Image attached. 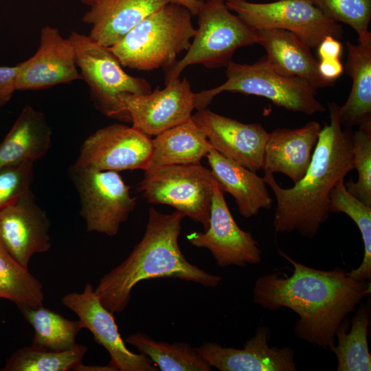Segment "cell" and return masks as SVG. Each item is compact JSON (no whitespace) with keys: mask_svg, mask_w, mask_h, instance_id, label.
Masks as SVG:
<instances>
[{"mask_svg":"<svg viewBox=\"0 0 371 371\" xmlns=\"http://www.w3.org/2000/svg\"><path fill=\"white\" fill-rule=\"evenodd\" d=\"M39 46L27 60L19 63L16 91H34L81 80L76 54L69 38L46 25L41 30Z\"/></svg>","mask_w":371,"mask_h":371,"instance_id":"cell-16","label":"cell"},{"mask_svg":"<svg viewBox=\"0 0 371 371\" xmlns=\"http://www.w3.org/2000/svg\"><path fill=\"white\" fill-rule=\"evenodd\" d=\"M330 213H344L348 216L359 228L363 243V257L357 269L348 275L359 281L371 280V206L352 196L346 190L345 183L339 182L331 191Z\"/></svg>","mask_w":371,"mask_h":371,"instance_id":"cell-31","label":"cell"},{"mask_svg":"<svg viewBox=\"0 0 371 371\" xmlns=\"http://www.w3.org/2000/svg\"><path fill=\"white\" fill-rule=\"evenodd\" d=\"M17 65L0 66V111L10 101L16 91Z\"/></svg>","mask_w":371,"mask_h":371,"instance_id":"cell-35","label":"cell"},{"mask_svg":"<svg viewBox=\"0 0 371 371\" xmlns=\"http://www.w3.org/2000/svg\"><path fill=\"white\" fill-rule=\"evenodd\" d=\"M52 137L45 114L25 106L0 144V167L25 161L35 163L51 148Z\"/></svg>","mask_w":371,"mask_h":371,"instance_id":"cell-23","label":"cell"},{"mask_svg":"<svg viewBox=\"0 0 371 371\" xmlns=\"http://www.w3.org/2000/svg\"><path fill=\"white\" fill-rule=\"evenodd\" d=\"M278 253L293 265V273L259 277L253 289L254 302L269 311L283 307L293 311L299 316L293 328L296 337L331 350L339 324L370 293V281L357 280L341 267L318 269L280 249Z\"/></svg>","mask_w":371,"mask_h":371,"instance_id":"cell-1","label":"cell"},{"mask_svg":"<svg viewBox=\"0 0 371 371\" xmlns=\"http://www.w3.org/2000/svg\"><path fill=\"white\" fill-rule=\"evenodd\" d=\"M69 172L79 195L80 214L87 231L115 236L137 204L130 186L115 171L88 170L73 164Z\"/></svg>","mask_w":371,"mask_h":371,"instance_id":"cell-9","label":"cell"},{"mask_svg":"<svg viewBox=\"0 0 371 371\" xmlns=\"http://www.w3.org/2000/svg\"><path fill=\"white\" fill-rule=\"evenodd\" d=\"M206 157L216 180L224 192L234 198L241 216L251 218L262 209H271L273 199L263 177L224 157L213 148L209 150Z\"/></svg>","mask_w":371,"mask_h":371,"instance_id":"cell-22","label":"cell"},{"mask_svg":"<svg viewBox=\"0 0 371 371\" xmlns=\"http://www.w3.org/2000/svg\"><path fill=\"white\" fill-rule=\"evenodd\" d=\"M69 38L81 80L87 84L95 109L109 117L131 122L120 98L125 93H150L153 91L150 83L126 73L110 49L89 36L73 31Z\"/></svg>","mask_w":371,"mask_h":371,"instance_id":"cell-7","label":"cell"},{"mask_svg":"<svg viewBox=\"0 0 371 371\" xmlns=\"http://www.w3.org/2000/svg\"><path fill=\"white\" fill-rule=\"evenodd\" d=\"M171 1L187 8L192 16L197 15L204 3L203 0H171Z\"/></svg>","mask_w":371,"mask_h":371,"instance_id":"cell-38","label":"cell"},{"mask_svg":"<svg viewBox=\"0 0 371 371\" xmlns=\"http://www.w3.org/2000/svg\"><path fill=\"white\" fill-rule=\"evenodd\" d=\"M227 8L255 30L289 31L310 48L316 47L326 36L341 39L343 28L326 17L308 0H279L266 3L246 0H225Z\"/></svg>","mask_w":371,"mask_h":371,"instance_id":"cell-10","label":"cell"},{"mask_svg":"<svg viewBox=\"0 0 371 371\" xmlns=\"http://www.w3.org/2000/svg\"><path fill=\"white\" fill-rule=\"evenodd\" d=\"M343 65L339 59L322 60L319 62L318 70L321 76L333 83L343 72Z\"/></svg>","mask_w":371,"mask_h":371,"instance_id":"cell-37","label":"cell"},{"mask_svg":"<svg viewBox=\"0 0 371 371\" xmlns=\"http://www.w3.org/2000/svg\"><path fill=\"white\" fill-rule=\"evenodd\" d=\"M370 322V306L361 304L351 320L350 328L346 317L339 324L335 332L337 344L331 348L337 359V371L371 370L368 341Z\"/></svg>","mask_w":371,"mask_h":371,"instance_id":"cell-26","label":"cell"},{"mask_svg":"<svg viewBox=\"0 0 371 371\" xmlns=\"http://www.w3.org/2000/svg\"><path fill=\"white\" fill-rule=\"evenodd\" d=\"M197 16L198 28L185 56L164 69L166 85L179 78L190 65L227 67L237 49L256 43V30L232 14L225 0L204 1Z\"/></svg>","mask_w":371,"mask_h":371,"instance_id":"cell-5","label":"cell"},{"mask_svg":"<svg viewBox=\"0 0 371 371\" xmlns=\"http://www.w3.org/2000/svg\"><path fill=\"white\" fill-rule=\"evenodd\" d=\"M62 303L78 315L82 328L88 329L95 341L108 351L111 357L109 364L115 371L158 370L147 356L133 353L126 348L113 313L102 304L91 283L80 293L65 295Z\"/></svg>","mask_w":371,"mask_h":371,"instance_id":"cell-14","label":"cell"},{"mask_svg":"<svg viewBox=\"0 0 371 371\" xmlns=\"http://www.w3.org/2000/svg\"><path fill=\"white\" fill-rule=\"evenodd\" d=\"M335 102H328L329 124L322 128L310 165L304 177L284 188L273 174L263 179L276 199L273 225L276 233L298 232L313 238L329 214L332 190L354 170L351 128L342 129Z\"/></svg>","mask_w":371,"mask_h":371,"instance_id":"cell-2","label":"cell"},{"mask_svg":"<svg viewBox=\"0 0 371 371\" xmlns=\"http://www.w3.org/2000/svg\"><path fill=\"white\" fill-rule=\"evenodd\" d=\"M216 181L201 163L164 165L144 170L137 190L148 203L170 205L206 230Z\"/></svg>","mask_w":371,"mask_h":371,"instance_id":"cell-8","label":"cell"},{"mask_svg":"<svg viewBox=\"0 0 371 371\" xmlns=\"http://www.w3.org/2000/svg\"><path fill=\"white\" fill-rule=\"evenodd\" d=\"M0 298L19 306L37 307L44 300L43 285L8 251L0 240Z\"/></svg>","mask_w":371,"mask_h":371,"instance_id":"cell-30","label":"cell"},{"mask_svg":"<svg viewBox=\"0 0 371 371\" xmlns=\"http://www.w3.org/2000/svg\"><path fill=\"white\" fill-rule=\"evenodd\" d=\"M346 44V69L352 83L347 100L339 106V121L347 128L371 126V41Z\"/></svg>","mask_w":371,"mask_h":371,"instance_id":"cell-24","label":"cell"},{"mask_svg":"<svg viewBox=\"0 0 371 371\" xmlns=\"http://www.w3.org/2000/svg\"><path fill=\"white\" fill-rule=\"evenodd\" d=\"M171 0H100L91 6L82 21L91 25L89 36L109 47L146 17Z\"/></svg>","mask_w":371,"mask_h":371,"instance_id":"cell-21","label":"cell"},{"mask_svg":"<svg viewBox=\"0 0 371 371\" xmlns=\"http://www.w3.org/2000/svg\"><path fill=\"white\" fill-rule=\"evenodd\" d=\"M50 221L32 192L0 211V240L8 251L28 268L32 256L52 247Z\"/></svg>","mask_w":371,"mask_h":371,"instance_id":"cell-17","label":"cell"},{"mask_svg":"<svg viewBox=\"0 0 371 371\" xmlns=\"http://www.w3.org/2000/svg\"><path fill=\"white\" fill-rule=\"evenodd\" d=\"M125 342L150 358L161 371L212 370V366L201 355L197 348L186 342L170 344L155 340L142 333L128 335Z\"/></svg>","mask_w":371,"mask_h":371,"instance_id":"cell-27","label":"cell"},{"mask_svg":"<svg viewBox=\"0 0 371 371\" xmlns=\"http://www.w3.org/2000/svg\"><path fill=\"white\" fill-rule=\"evenodd\" d=\"M226 69L227 80L223 84L195 93L197 111L206 109L221 92L229 91L263 97L278 106L308 115L326 111L316 98L317 89L310 82L278 74L265 58L253 64L231 61Z\"/></svg>","mask_w":371,"mask_h":371,"instance_id":"cell-6","label":"cell"},{"mask_svg":"<svg viewBox=\"0 0 371 371\" xmlns=\"http://www.w3.org/2000/svg\"><path fill=\"white\" fill-rule=\"evenodd\" d=\"M146 170L164 165L200 164L212 148L192 117L155 136Z\"/></svg>","mask_w":371,"mask_h":371,"instance_id":"cell-25","label":"cell"},{"mask_svg":"<svg viewBox=\"0 0 371 371\" xmlns=\"http://www.w3.org/2000/svg\"><path fill=\"white\" fill-rule=\"evenodd\" d=\"M34 162L0 167V211L32 192Z\"/></svg>","mask_w":371,"mask_h":371,"instance_id":"cell-34","label":"cell"},{"mask_svg":"<svg viewBox=\"0 0 371 371\" xmlns=\"http://www.w3.org/2000/svg\"><path fill=\"white\" fill-rule=\"evenodd\" d=\"M152 139L142 132L122 124L97 130L83 142L74 165L95 170L142 169L148 166Z\"/></svg>","mask_w":371,"mask_h":371,"instance_id":"cell-11","label":"cell"},{"mask_svg":"<svg viewBox=\"0 0 371 371\" xmlns=\"http://www.w3.org/2000/svg\"><path fill=\"white\" fill-rule=\"evenodd\" d=\"M190 243L207 249L221 267L256 265L262 250L251 232L240 229L226 203L224 191L217 181L214 186L208 228L188 235Z\"/></svg>","mask_w":371,"mask_h":371,"instance_id":"cell-12","label":"cell"},{"mask_svg":"<svg viewBox=\"0 0 371 371\" xmlns=\"http://www.w3.org/2000/svg\"><path fill=\"white\" fill-rule=\"evenodd\" d=\"M322 127L311 121L296 128H280L269 133L263 158L265 173H282L293 183L305 175Z\"/></svg>","mask_w":371,"mask_h":371,"instance_id":"cell-19","label":"cell"},{"mask_svg":"<svg viewBox=\"0 0 371 371\" xmlns=\"http://www.w3.org/2000/svg\"><path fill=\"white\" fill-rule=\"evenodd\" d=\"M192 16L187 8L170 1L109 48L123 67L140 71L166 69L190 45L196 32Z\"/></svg>","mask_w":371,"mask_h":371,"instance_id":"cell-4","label":"cell"},{"mask_svg":"<svg viewBox=\"0 0 371 371\" xmlns=\"http://www.w3.org/2000/svg\"><path fill=\"white\" fill-rule=\"evenodd\" d=\"M186 216L176 210L162 214L150 207L143 238L128 256L104 274L95 294L112 313L128 305L133 289L140 282L156 278H178L207 287H216L221 277L188 262L179 245L181 223Z\"/></svg>","mask_w":371,"mask_h":371,"instance_id":"cell-3","label":"cell"},{"mask_svg":"<svg viewBox=\"0 0 371 371\" xmlns=\"http://www.w3.org/2000/svg\"><path fill=\"white\" fill-rule=\"evenodd\" d=\"M271 331L265 326L256 328L254 335L238 349L205 342L199 352L212 366L220 371H295L294 350L289 347L269 344Z\"/></svg>","mask_w":371,"mask_h":371,"instance_id":"cell-18","label":"cell"},{"mask_svg":"<svg viewBox=\"0 0 371 371\" xmlns=\"http://www.w3.org/2000/svg\"><path fill=\"white\" fill-rule=\"evenodd\" d=\"M352 153L357 181L345 183L346 190L363 203L371 206V126H359L353 132Z\"/></svg>","mask_w":371,"mask_h":371,"instance_id":"cell-33","label":"cell"},{"mask_svg":"<svg viewBox=\"0 0 371 371\" xmlns=\"http://www.w3.org/2000/svg\"><path fill=\"white\" fill-rule=\"evenodd\" d=\"M78 1L82 4L89 5L91 7L94 4L97 3L100 0H78Z\"/></svg>","mask_w":371,"mask_h":371,"instance_id":"cell-39","label":"cell"},{"mask_svg":"<svg viewBox=\"0 0 371 371\" xmlns=\"http://www.w3.org/2000/svg\"><path fill=\"white\" fill-rule=\"evenodd\" d=\"M18 308L34 328L32 346L58 351L70 349L77 344V335L82 329L79 320H70L43 305Z\"/></svg>","mask_w":371,"mask_h":371,"instance_id":"cell-28","label":"cell"},{"mask_svg":"<svg viewBox=\"0 0 371 371\" xmlns=\"http://www.w3.org/2000/svg\"><path fill=\"white\" fill-rule=\"evenodd\" d=\"M120 100L132 127L150 137L187 121L195 109V93L186 78L148 94L125 93Z\"/></svg>","mask_w":371,"mask_h":371,"instance_id":"cell-13","label":"cell"},{"mask_svg":"<svg viewBox=\"0 0 371 371\" xmlns=\"http://www.w3.org/2000/svg\"><path fill=\"white\" fill-rule=\"evenodd\" d=\"M329 19L344 23L357 34L359 43L371 41L368 30L371 0H308Z\"/></svg>","mask_w":371,"mask_h":371,"instance_id":"cell-32","label":"cell"},{"mask_svg":"<svg viewBox=\"0 0 371 371\" xmlns=\"http://www.w3.org/2000/svg\"><path fill=\"white\" fill-rule=\"evenodd\" d=\"M256 30V43L267 52V63L278 74L306 80L316 89L331 86L319 73L310 47L294 34L280 29Z\"/></svg>","mask_w":371,"mask_h":371,"instance_id":"cell-20","label":"cell"},{"mask_svg":"<svg viewBox=\"0 0 371 371\" xmlns=\"http://www.w3.org/2000/svg\"><path fill=\"white\" fill-rule=\"evenodd\" d=\"M87 347L76 344L65 350L23 346L5 361L2 371H78Z\"/></svg>","mask_w":371,"mask_h":371,"instance_id":"cell-29","label":"cell"},{"mask_svg":"<svg viewBox=\"0 0 371 371\" xmlns=\"http://www.w3.org/2000/svg\"><path fill=\"white\" fill-rule=\"evenodd\" d=\"M341 48V45L337 39L326 36L318 45V54L321 60L339 59Z\"/></svg>","mask_w":371,"mask_h":371,"instance_id":"cell-36","label":"cell"},{"mask_svg":"<svg viewBox=\"0 0 371 371\" xmlns=\"http://www.w3.org/2000/svg\"><path fill=\"white\" fill-rule=\"evenodd\" d=\"M192 119L222 155L251 171L262 169L269 133L261 124L242 123L207 108L192 115Z\"/></svg>","mask_w":371,"mask_h":371,"instance_id":"cell-15","label":"cell"}]
</instances>
